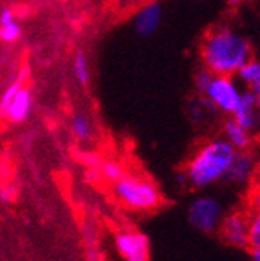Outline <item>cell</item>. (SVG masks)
Here are the masks:
<instances>
[{"label":"cell","mask_w":260,"mask_h":261,"mask_svg":"<svg viewBox=\"0 0 260 261\" xmlns=\"http://www.w3.org/2000/svg\"><path fill=\"white\" fill-rule=\"evenodd\" d=\"M200 58L203 67L214 75L235 76L243 65L254 58L249 39L231 27H217L203 39Z\"/></svg>","instance_id":"6da1fadb"},{"label":"cell","mask_w":260,"mask_h":261,"mask_svg":"<svg viewBox=\"0 0 260 261\" xmlns=\"http://www.w3.org/2000/svg\"><path fill=\"white\" fill-rule=\"evenodd\" d=\"M237 149L224 137H217L204 142L195 149L185 163L188 187L204 190L218 182H223L232 162L237 157Z\"/></svg>","instance_id":"7a4b0ae2"},{"label":"cell","mask_w":260,"mask_h":261,"mask_svg":"<svg viewBox=\"0 0 260 261\" xmlns=\"http://www.w3.org/2000/svg\"><path fill=\"white\" fill-rule=\"evenodd\" d=\"M112 191L119 202L136 212H150L160 205L162 196L159 188L145 177L125 174L114 184Z\"/></svg>","instance_id":"3957f363"},{"label":"cell","mask_w":260,"mask_h":261,"mask_svg":"<svg viewBox=\"0 0 260 261\" xmlns=\"http://www.w3.org/2000/svg\"><path fill=\"white\" fill-rule=\"evenodd\" d=\"M243 90L245 87L235 76L214 75L203 96L217 109V112L232 117L242 100Z\"/></svg>","instance_id":"277c9868"},{"label":"cell","mask_w":260,"mask_h":261,"mask_svg":"<svg viewBox=\"0 0 260 261\" xmlns=\"http://www.w3.org/2000/svg\"><path fill=\"white\" fill-rule=\"evenodd\" d=\"M224 216L223 204L214 196H200L193 199L187 208V219L190 225L203 233L220 232Z\"/></svg>","instance_id":"5b68a950"},{"label":"cell","mask_w":260,"mask_h":261,"mask_svg":"<svg viewBox=\"0 0 260 261\" xmlns=\"http://www.w3.org/2000/svg\"><path fill=\"white\" fill-rule=\"evenodd\" d=\"M220 235L229 246L249 249V216L243 212L226 215L220 227Z\"/></svg>","instance_id":"8992f818"},{"label":"cell","mask_w":260,"mask_h":261,"mask_svg":"<svg viewBox=\"0 0 260 261\" xmlns=\"http://www.w3.org/2000/svg\"><path fill=\"white\" fill-rule=\"evenodd\" d=\"M257 171H258V160H257L255 154L251 149L239 151L235 160L232 162V165H231L229 171H227L223 182H226L231 187L243 188L252 182Z\"/></svg>","instance_id":"52a82bcc"},{"label":"cell","mask_w":260,"mask_h":261,"mask_svg":"<svg viewBox=\"0 0 260 261\" xmlns=\"http://www.w3.org/2000/svg\"><path fill=\"white\" fill-rule=\"evenodd\" d=\"M115 247L125 261H150V241L140 232H119L115 235Z\"/></svg>","instance_id":"ba28073f"},{"label":"cell","mask_w":260,"mask_h":261,"mask_svg":"<svg viewBox=\"0 0 260 261\" xmlns=\"http://www.w3.org/2000/svg\"><path fill=\"white\" fill-rule=\"evenodd\" d=\"M258 111H260V103L257 100L255 93L251 89H245L242 93V100L234 112V118L251 133H255L257 129V121H258Z\"/></svg>","instance_id":"9c48e42d"},{"label":"cell","mask_w":260,"mask_h":261,"mask_svg":"<svg viewBox=\"0 0 260 261\" xmlns=\"http://www.w3.org/2000/svg\"><path fill=\"white\" fill-rule=\"evenodd\" d=\"M162 22V8L157 4L144 5L134 16V30L139 36L150 38L159 30Z\"/></svg>","instance_id":"30bf717a"},{"label":"cell","mask_w":260,"mask_h":261,"mask_svg":"<svg viewBox=\"0 0 260 261\" xmlns=\"http://www.w3.org/2000/svg\"><path fill=\"white\" fill-rule=\"evenodd\" d=\"M31 109H33V95H31V90L27 86H23L14 95L11 103L2 114V117L7 118L13 124H19V123H23L30 117Z\"/></svg>","instance_id":"8fae6325"},{"label":"cell","mask_w":260,"mask_h":261,"mask_svg":"<svg viewBox=\"0 0 260 261\" xmlns=\"http://www.w3.org/2000/svg\"><path fill=\"white\" fill-rule=\"evenodd\" d=\"M254 133L243 127L234 117H229L223 123V137L229 142L237 151L251 149L254 143Z\"/></svg>","instance_id":"7c38bea8"},{"label":"cell","mask_w":260,"mask_h":261,"mask_svg":"<svg viewBox=\"0 0 260 261\" xmlns=\"http://www.w3.org/2000/svg\"><path fill=\"white\" fill-rule=\"evenodd\" d=\"M22 36V27L16 20V16L13 10L4 8L2 14H0V39L5 44L17 42Z\"/></svg>","instance_id":"4fadbf2b"},{"label":"cell","mask_w":260,"mask_h":261,"mask_svg":"<svg viewBox=\"0 0 260 261\" xmlns=\"http://www.w3.org/2000/svg\"><path fill=\"white\" fill-rule=\"evenodd\" d=\"M72 134L80 142H90L93 137V124L86 114H75L70 121Z\"/></svg>","instance_id":"5bb4252c"},{"label":"cell","mask_w":260,"mask_h":261,"mask_svg":"<svg viewBox=\"0 0 260 261\" xmlns=\"http://www.w3.org/2000/svg\"><path fill=\"white\" fill-rule=\"evenodd\" d=\"M235 78L245 89H251L260 80V61L257 58H252L251 61H248L237 72Z\"/></svg>","instance_id":"9a60e30c"},{"label":"cell","mask_w":260,"mask_h":261,"mask_svg":"<svg viewBox=\"0 0 260 261\" xmlns=\"http://www.w3.org/2000/svg\"><path fill=\"white\" fill-rule=\"evenodd\" d=\"M28 75H30V70H28L27 67L20 69L19 75H17V76L10 83V86L5 89V92H4V95H2V100H0V111H2V114L5 112V109H7L8 105L11 103V100L14 98V95L25 86L23 83L27 81Z\"/></svg>","instance_id":"2e32d148"},{"label":"cell","mask_w":260,"mask_h":261,"mask_svg":"<svg viewBox=\"0 0 260 261\" xmlns=\"http://www.w3.org/2000/svg\"><path fill=\"white\" fill-rule=\"evenodd\" d=\"M74 76L75 80L81 84L86 86L90 81V69H89V61L84 53H77L74 58Z\"/></svg>","instance_id":"e0dca14e"},{"label":"cell","mask_w":260,"mask_h":261,"mask_svg":"<svg viewBox=\"0 0 260 261\" xmlns=\"http://www.w3.org/2000/svg\"><path fill=\"white\" fill-rule=\"evenodd\" d=\"M102 176L103 179H106L108 182H119L123 176H125V171H123V167L120 165L119 162L115 160H108L102 165Z\"/></svg>","instance_id":"ac0fdd59"},{"label":"cell","mask_w":260,"mask_h":261,"mask_svg":"<svg viewBox=\"0 0 260 261\" xmlns=\"http://www.w3.org/2000/svg\"><path fill=\"white\" fill-rule=\"evenodd\" d=\"M260 247V212L249 216V249Z\"/></svg>","instance_id":"d6986e66"},{"label":"cell","mask_w":260,"mask_h":261,"mask_svg":"<svg viewBox=\"0 0 260 261\" xmlns=\"http://www.w3.org/2000/svg\"><path fill=\"white\" fill-rule=\"evenodd\" d=\"M212 76H214V73H212L210 70H207L206 67H203V69L197 73V76H195V89H197V92L200 93V96L204 95V92H206V89H207V86H209Z\"/></svg>","instance_id":"ffe728a7"},{"label":"cell","mask_w":260,"mask_h":261,"mask_svg":"<svg viewBox=\"0 0 260 261\" xmlns=\"http://www.w3.org/2000/svg\"><path fill=\"white\" fill-rule=\"evenodd\" d=\"M80 160L83 165L89 167V168H99L100 167V163H102V159L99 154H95L92 151H83L80 154Z\"/></svg>","instance_id":"44dd1931"},{"label":"cell","mask_w":260,"mask_h":261,"mask_svg":"<svg viewBox=\"0 0 260 261\" xmlns=\"http://www.w3.org/2000/svg\"><path fill=\"white\" fill-rule=\"evenodd\" d=\"M248 201H249V207H251L252 213L260 212V180H257L252 185V188L249 191V199Z\"/></svg>","instance_id":"7402d4cb"},{"label":"cell","mask_w":260,"mask_h":261,"mask_svg":"<svg viewBox=\"0 0 260 261\" xmlns=\"http://www.w3.org/2000/svg\"><path fill=\"white\" fill-rule=\"evenodd\" d=\"M251 259L252 261H260V247L251 249Z\"/></svg>","instance_id":"603a6c76"},{"label":"cell","mask_w":260,"mask_h":261,"mask_svg":"<svg viewBox=\"0 0 260 261\" xmlns=\"http://www.w3.org/2000/svg\"><path fill=\"white\" fill-rule=\"evenodd\" d=\"M251 90H252V92L255 93L257 100H258V103H260V80H258V81H257V83H255V84H254V86L251 87Z\"/></svg>","instance_id":"cb8c5ba5"},{"label":"cell","mask_w":260,"mask_h":261,"mask_svg":"<svg viewBox=\"0 0 260 261\" xmlns=\"http://www.w3.org/2000/svg\"><path fill=\"white\" fill-rule=\"evenodd\" d=\"M255 134H257V139H258V143H260V111H258V121H257V129H255Z\"/></svg>","instance_id":"d4e9b609"},{"label":"cell","mask_w":260,"mask_h":261,"mask_svg":"<svg viewBox=\"0 0 260 261\" xmlns=\"http://www.w3.org/2000/svg\"><path fill=\"white\" fill-rule=\"evenodd\" d=\"M239 2H240V0H229V4H231V5H237Z\"/></svg>","instance_id":"484cf974"},{"label":"cell","mask_w":260,"mask_h":261,"mask_svg":"<svg viewBox=\"0 0 260 261\" xmlns=\"http://www.w3.org/2000/svg\"><path fill=\"white\" fill-rule=\"evenodd\" d=\"M257 59L260 61V48H258V53H257Z\"/></svg>","instance_id":"4316f807"},{"label":"cell","mask_w":260,"mask_h":261,"mask_svg":"<svg viewBox=\"0 0 260 261\" xmlns=\"http://www.w3.org/2000/svg\"><path fill=\"white\" fill-rule=\"evenodd\" d=\"M258 145H260V143H258Z\"/></svg>","instance_id":"83f0119b"}]
</instances>
